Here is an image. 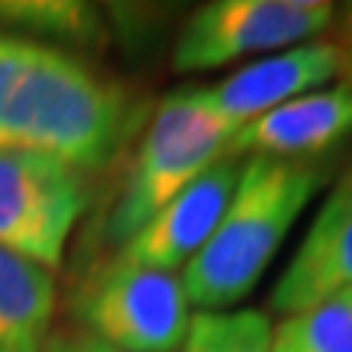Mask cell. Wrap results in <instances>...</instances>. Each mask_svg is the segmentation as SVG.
<instances>
[{
	"label": "cell",
	"mask_w": 352,
	"mask_h": 352,
	"mask_svg": "<svg viewBox=\"0 0 352 352\" xmlns=\"http://www.w3.org/2000/svg\"><path fill=\"white\" fill-rule=\"evenodd\" d=\"M138 124L115 80L65 50L0 36V150L103 170Z\"/></svg>",
	"instance_id": "cell-1"
},
{
	"label": "cell",
	"mask_w": 352,
	"mask_h": 352,
	"mask_svg": "<svg viewBox=\"0 0 352 352\" xmlns=\"http://www.w3.org/2000/svg\"><path fill=\"white\" fill-rule=\"evenodd\" d=\"M326 182L311 162L252 156L244 162L212 238L185 264L182 288L200 311H226L258 285L294 220Z\"/></svg>",
	"instance_id": "cell-2"
},
{
	"label": "cell",
	"mask_w": 352,
	"mask_h": 352,
	"mask_svg": "<svg viewBox=\"0 0 352 352\" xmlns=\"http://www.w3.org/2000/svg\"><path fill=\"white\" fill-rule=\"evenodd\" d=\"M238 132L220 115L208 88H182L164 97L132 153L126 179L103 223L109 244H126L147 220L214 164Z\"/></svg>",
	"instance_id": "cell-3"
},
{
	"label": "cell",
	"mask_w": 352,
	"mask_h": 352,
	"mask_svg": "<svg viewBox=\"0 0 352 352\" xmlns=\"http://www.w3.org/2000/svg\"><path fill=\"white\" fill-rule=\"evenodd\" d=\"M182 279L115 256L88 273L76 294V314L88 335L120 352H176L188 335Z\"/></svg>",
	"instance_id": "cell-4"
},
{
	"label": "cell",
	"mask_w": 352,
	"mask_h": 352,
	"mask_svg": "<svg viewBox=\"0 0 352 352\" xmlns=\"http://www.w3.org/2000/svg\"><path fill=\"white\" fill-rule=\"evenodd\" d=\"M335 18L326 0H214L200 6L173 47L179 74L212 71L256 53L291 47L323 32Z\"/></svg>",
	"instance_id": "cell-5"
},
{
	"label": "cell",
	"mask_w": 352,
	"mask_h": 352,
	"mask_svg": "<svg viewBox=\"0 0 352 352\" xmlns=\"http://www.w3.org/2000/svg\"><path fill=\"white\" fill-rule=\"evenodd\" d=\"M85 182L68 164L27 150H0V247L41 267H59Z\"/></svg>",
	"instance_id": "cell-6"
},
{
	"label": "cell",
	"mask_w": 352,
	"mask_h": 352,
	"mask_svg": "<svg viewBox=\"0 0 352 352\" xmlns=\"http://www.w3.org/2000/svg\"><path fill=\"white\" fill-rule=\"evenodd\" d=\"M241 168L244 162L232 156H220L214 164H208L188 188L176 194L126 241L118 256L164 273H173L179 264H188L212 238L217 220L223 217Z\"/></svg>",
	"instance_id": "cell-7"
},
{
	"label": "cell",
	"mask_w": 352,
	"mask_h": 352,
	"mask_svg": "<svg viewBox=\"0 0 352 352\" xmlns=\"http://www.w3.org/2000/svg\"><path fill=\"white\" fill-rule=\"evenodd\" d=\"M352 288V162L311 220L288 270L270 294V305L291 317Z\"/></svg>",
	"instance_id": "cell-8"
},
{
	"label": "cell",
	"mask_w": 352,
	"mask_h": 352,
	"mask_svg": "<svg viewBox=\"0 0 352 352\" xmlns=\"http://www.w3.org/2000/svg\"><path fill=\"white\" fill-rule=\"evenodd\" d=\"M352 138V88L335 85L288 100L244 124L223 150V156H252L308 162Z\"/></svg>",
	"instance_id": "cell-9"
},
{
	"label": "cell",
	"mask_w": 352,
	"mask_h": 352,
	"mask_svg": "<svg viewBox=\"0 0 352 352\" xmlns=\"http://www.w3.org/2000/svg\"><path fill=\"white\" fill-rule=\"evenodd\" d=\"M340 74V47L329 41L300 44L270 59L244 65L220 85L208 88L220 115L241 129L258 115L270 112L288 100L311 94L332 76Z\"/></svg>",
	"instance_id": "cell-10"
},
{
	"label": "cell",
	"mask_w": 352,
	"mask_h": 352,
	"mask_svg": "<svg viewBox=\"0 0 352 352\" xmlns=\"http://www.w3.org/2000/svg\"><path fill=\"white\" fill-rule=\"evenodd\" d=\"M56 288L47 267L0 247V352H41Z\"/></svg>",
	"instance_id": "cell-11"
},
{
	"label": "cell",
	"mask_w": 352,
	"mask_h": 352,
	"mask_svg": "<svg viewBox=\"0 0 352 352\" xmlns=\"http://www.w3.org/2000/svg\"><path fill=\"white\" fill-rule=\"evenodd\" d=\"M0 21L32 36H50L74 44H100L103 15L76 0H0Z\"/></svg>",
	"instance_id": "cell-12"
},
{
	"label": "cell",
	"mask_w": 352,
	"mask_h": 352,
	"mask_svg": "<svg viewBox=\"0 0 352 352\" xmlns=\"http://www.w3.org/2000/svg\"><path fill=\"white\" fill-rule=\"evenodd\" d=\"M273 352H352V305L338 294L273 329Z\"/></svg>",
	"instance_id": "cell-13"
},
{
	"label": "cell",
	"mask_w": 352,
	"mask_h": 352,
	"mask_svg": "<svg viewBox=\"0 0 352 352\" xmlns=\"http://www.w3.org/2000/svg\"><path fill=\"white\" fill-rule=\"evenodd\" d=\"M182 352H273V326L261 311H200L191 317Z\"/></svg>",
	"instance_id": "cell-14"
},
{
	"label": "cell",
	"mask_w": 352,
	"mask_h": 352,
	"mask_svg": "<svg viewBox=\"0 0 352 352\" xmlns=\"http://www.w3.org/2000/svg\"><path fill=\"white\" fill-rule=\"evenodd\" d=\"M41 352H120V349L103 344L100 338L88 335L82 329V332H59V335L47 338V344H44Z\"/></svg>",
	"instance_id": "cell-15"
},
{
	"label": "cell",
	"mask_w": 352,
	"mask_h": 352,
	"mask_svg": "<svg viewBox=\"0 0 352 352\" xmlns=\"http://www.w3.org/2000/svg\"><path fill=\"white\" fill-rule=\"evenodd\" d=\"M338 76L344 80V85L352 88V44H344V47H340V74Z\"/></svg>",
	"instance_id": "cell-16"
},
{
	"label": "cell",
	"mask_w": 352,
	"mask_h": 352,
	"mask_svg": "<svg viewBox=\"0 0 352 352\" xmlns=\"http://www.w3.org/2000/svg\"><path fill=\"white\" fill-rule=\"evenodd\" d=\"M352 44V3L344 9V24H340V47Z\"/></svg>",
	"instance_id": "cell-17"
},
{
	"label": "cell",
	"mask_w": 352,
	"mask_h": 352,
	"mask_svg": "<svg viewBox=\"0 0 352 352\" xmlns=\"http://www.w3.org/2000/svg\"><path fill=\"white\" fill-rule=\"evenodd\" d=\"M344 294H346V300H349V305H352V288H349V291H344Z\"/></svg>",
	"instance_id": "cell-18"
}]
</instances>
